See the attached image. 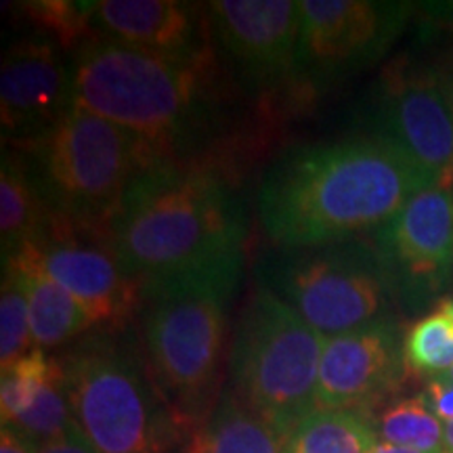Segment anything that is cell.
Listing matches in <instances>:
<instances>
[{
  "mask_svg": "<svg viewBox=\"0 0 453 453\" xmlns=\"http://www.w3.org/2000/svg\"><path fill=\"white\" fill-rule=\"evenodd\" d=\"M90 24L104 38L150 53L203 59L200 11L177 0H104L90 3Z\"/></svg>",
  "mask_w": 453,
  "mask_h": 453,
  "instance_id": "16",
  "label": "cell"
},
{
  "mask_svg": "<svg viewBox=\"0 0 453 453\" xmlns=\"http://www.w3.org/2000/svg\"><path fill=\"white\" fill-rule=\"evenodd\" d=\"M7 426L15 430L21 439L36 447V449L65 437L76 428L70 401H67L64 370H61L59 359H53V370H50L42 388L38 390L32 405Z\"/></svg>",
  "mask_w": 453,
  "mask_h": 453,
  "instance_id": "21",
  "label": "cell"
},
{
  "mask_svg": "<svg viewBox=\"0 0 453 453\" xmlns=\"http://www.w3.org/2000/svg\"><path fill=\"white\" fill-rule=\"evenodd\" d=\"M443 422L434 416L422 395L396 401L378 422V437L384 443L420 451H443Z\"/></svg>",
  "mask_w": 453,
  "mask_h": 453,
  "instance_id": "22",
  "label": "cell"
},
{
  "mask_svg": "<svg viewBox=\"0 0 453 453\" xmlns=\"http://www.w3.org/2000/svg\"><path fill=\"white\" fill-rule=\"evenodd\" d=\"M36 453H97L93 445L84 439V434L78 428H73L70 434L53 441V443L41 447Z\"/></svg>",
  "mask_w": 453,
  "mask_h": 453,
  "instance_id": "27",
  "label": "cell"
},
{
  "mask_svg": "<svg viewBox=\"0 0 453 453\" xmlns=\"http://www.w3.org/2000/svg\"><path fill=\"white\" fill-rule=\"evenodd\" d=\"M439 378H443L445 382H449V384H453V367L447 373H443V376H439Z\"/></svg>",
  "mask_w": 453,
  "mask_h": 453,
  "instance_id": "32",
  "label": "cell"
},
{
  "mask_svg": "<svg viewBox=\"0 0 453 453\" xmlns=\"http://www.w3.org/2000/svg\"><path fill=\"white\" fill-rule=\"evenodd\" d=\"M378 430L355 410H317L286 441L283 453H370Z\"/></svg>",
  "mask_w": 453,
  "mask_h": 453,
  "instance_id": "20",
  "label": "cell"
},
{
  "mask_svg": "<svg viewBox=\"0 0 453 453\" xmlns=\"http://www.w3.org/2000/svg\"><path fill=\"white\" fill-rule=\"evenodd\" d=\"M34 350L30 330V307L24 277L15 265H3V290H0V367L9 370Z\"/></svg>",
  "mask_w": 453,
  "mask_h": 453,
  "instance_id": "23",
  "label": "cell"
},
{
  "mask_svg": "<svg viewBox=\"0 0 453 453\" xmlns=\"http://www.w3.org/2000/svg\"><path fill=\"white\" fill-rule=\"evenodd\" d=\"M405 365L424 373H447L453 367V319L439 309L424 317L403 340Z\"/></svg>",
  "mask_w": 453,
  "mask_h": 453,
  "instance_id": "24",
  "label": "cell"
},
{
  "mask_svg": "<svg viewBox=\"0 0 453 453\" xmlns=\"http://www.w3.org/2000/svg\"><path fill=\"white\" fill-rule=\"evenodd\" d=\"M27 151L50 212L105 229L134 180L164 162L137 134L76 105Z\"/></svg>",
  "mask_w": 453,
  "mask_h": 453,
  "instance_id": "6",
  "label": "cell"
},
{
  "mask_svg": "<svg viewBox=\"0 0 453 453\" xmlns=\"http://www.w3.org/2000/svg\"><path fill=\"white\" fill-rule=\"evenodd\" d=\"M7 263L15 265L24 277L34 349L64 347L70 340L82 336L88 327H95L82 304L41 269L21 258H11Z\"/></svg>",
  "mask_w": 453,
  "mask_h": 453,
  "instance_id": "17",
  "label": "cell"
},
{
  "mask_svg": "<svg viewBox=\"0 0 453 453\" xmlns=\"http://www.w3.org/2000/svg\"><path fill=\"white\" fill-rule=\"evenodd\" d=\"M0 453H36V447H32L27 441L21 439L15 430L3 426V433H0Z\"/></svg>",
  "mask_w": 453,
  "mask_h": 453,
  "instance_id": "28",
  "label": "cell"
},
{
  "mask_svg": "<svg viewBox=\"0 0 453 453\" xmlns=\"http://www.w3.org/2000/svg\"><path fill=\"white\" fill-rule=\"evenodd\" d=\"M50 208L27 174L26 164L3 154L0 168V243L3 263L15 257L27 242L38 235Z\"/></svg>",
  "mask_w": 453,
  "mask_h": 453,
  "instance_id": "19",
  "label": "cell"
},
{
  "mask_svg": "<svg viewBox=\"0 0 453 453\" xmlns=\"http://www.w3.org/2000/svg\"><path fill=\"white\" fill-rule=\"evenodd\" d=\"M422 396L441 422H453V384L445 382L443 378H434Z\"/></svg>",
  "mask_w": 453,
  "mask_h": 453,
  "instance_id": "26",
  "label": "cell"
},
{
  "mask_svg": "<svg viewBox=\"0 0 453 453\" xmlns=\"http://www.w3.org/2000/svg\"><path fill=\"white\" fill-rule=\"evenodd\" d=\"M370 453H443V451H420V449H411V447H399L393 443H376L372 447Z\"/></svg>",
  "mask_w": 453,
  "mask_h": 453,
  "instance_id": "29",
  "label": "cell"
},
{
  "mask_svg": "<svg viewBox=\"0 0 453 453\" xmlns=\"http://www.w3.org/2000/svg\"><path fill=\"white\" fill-rule=\"evenodd\" d=\"M428 189L407 157L382 137L288 151L258 189V217L283 248L327 246L376 231Z\"/></svg>",
  "mask_w": 453,
  "mask_h": 453,
  "instance_id": "1",
  "label": "cell"
},
{
  "mask_svg": "<svg viewBox=\"0 0 453 453\" xmlns=\"http://www.w3.org/2000/svg\"><path fill=\"white\" fill-rule=\"evenodd\" d=\"M13 258L26 260L59 283L82 304L93 326L127 330L134 321L143 281L124 269L105 226L50 212L38 235Z\"/></svg>",
  "mask_w": 453,
  "mask_h": 453,
  "instance_id": "9",
  "label": "cell"
},
{
  "mask_svg": "<svg viewBox=\"0 0 453 453\" xmlns=\"http://www.w3.org/2000/svg\"><path fill=\"white\" fill-rule=\"evenodd\" d=\"M441 309H443V311H445V313H447V315H449V317H451V319H453V300H447V303H443V304H441Z\"/></svg>",
  "mask_w": 453,
  "mask_h": 453,
  "instance_id": "31",
  "label": "cell"
},
{
  "mask_svg": "<svg viewBox=\"0 0 453 453\" xmlns=\"http://www.w3.org/2000/svg\"><path fill=\"white\" fill-rule=\"evenodd\" d=\"M378 137L410 160L428 187L453 189V101L449 82L407 64L384 73Z\"/></svg>",
  "mask_w": 453,
  "mask_h": 453,
  "instance_id": "11",
  "label": "cell"
},
{
  "mask_svg": "<svg viewBox=\"0 0 453 453\" xmlns=\"http://www.w3.org/2000/svg\"><path fill=\"white\" fill-rule=\"evenodd\" d=\"M447 82H449V93H451V101H453V76Z\"/></svg>",
  "mask_w": 453,
  "mask_h": 453,
  "instance_id": "33",
  "label": "cell"
},
{
  "mask_svg": "<svg viewBox=\"0 0 453 453\" xmlns=\"http://www.w3.org/2000/svg\"><path fill=\"white\" fill-rule=\"evenodd\" d=\"M73 107L72 64L44 38L15 42L0 67L3 134L24 143L42 137Z\"/></svg>",
  "mask_w": 453,
  "mask_h": 453,
  "instance_id": "13",
  "label": "cell"
},
{
  "mask_svg": "<svg viewBox=\"0 0 453 453\" xmlns=\"http://www.w3.org/2000/svg\"><path fill=\"white\" fill-rule=\"evenodd\" d=\"M410 4L300 0L296 76L330 81L372 65L403 30Z\"/></svg>",
  "mask_w": 453,
  "mask_h": 453,
  "instance_id": "10",
  "label": "cell"
},
{
  "mask_svg": "<svg viewBox=\"0 0 453 453\" xmlns=\"http://www.w3.org/2000/svg\"><path fill=\"white\" fill-rule=\"evenodd\" d=\"M124 269L137 280L246 258V208L206 168L162 162L134 180L107 223Z\"/></svg>",
  "mask_w": 453,
  "mask_h": 453,
  "instance_id": "2",
  "label": "cell"
},
{
  "mask_svg": "<svg viewBox=\"0 0 453 453\" xmlns=\"http://www.w3.org/2000/svg\"><path fill=\"white\" fill-rule=\"evenodd\" d=\"M258 283L326 338L380 319L388 277L370 246L338 242L271 254Z\"/></svg>",
  "mask_w": 453,
  "mask_h": 453,
  "instance_id": "8",
  "label": "cell"
},
{
  "mask_svg": "<svg viewBox=\"0 0 453 453\" xmlns=\"http://www.w3.org/2000/svg\"><path fill=\"white\" fill-rule=\"evenodd\" d=\"M373 254L388 281L434 292L453 269V189L428 187L373 231Z\"/></svg>",
  "mask_w": 453,
  "mask_h": 453,
  "instance_id": "12",
  "label": "cell"
},
{
  "mask_svg": "<svg viewBox=\"0 0 453 453\" xmlns=\"http://www.w3.org/2000/svg\"><path fill=\"white\" fill-rule=\"evenodd\" d=\"M243 260L141 283L139 344L147 370L183 433L206 422L219 401L229 304Z\"/></svg>",
  "mask_w": 453,
  "mask_h": 453,
  "instance_id": "3",
  "label": "cell"
},
{
  "mask_svg": "<svg viewBox=\"0 0 453 453\" xmlns=\"http://www.w3.org/2000/svg\"><path fill=\"white\" fill-rule=\"evenodd\" d=\"M443 451H445V453H453V422H447V424H445Z\"/></svg>",
  "mask_w": 453,
  "mask_h": 453,
  "instance_id": "30",
  "label": "cell"
},
{
  "mask_svg": "<svg viewBox=\"0 0 453 453\" xmlns=\"http://www.w3.org/2000/svg\"><path fill=\"white\" fill-rule=\"evenodd\" d=\"M122 332L93 334L59 359L73 422L97 453H173L183 428L147 370L139 338Z\"/></svg>",
  "mask_w": 453,
  "mask_h": 453,
  "instance_id": "5",
  "label": "cell"
},
{
  "mask_svg": "<svg viewBox=\"0 0 453 453\" xmlns=\"http://www.w3.org/2000/svg\"><path fill=\"white\" fill-rule=\"evenodd\" d=\"M286 441L229 390L194 433L189 453H283Z\"/></svg>",
  "mask_w": 453,
  "mask_h": 453,
  "instance_id": "18",
  "label": "cell"
},
{
  "mask_svg": "<svg viewBox=\"0 0 453 453\" xmlns=\"http://www.w3.org/2000/svg\"><path fill=\"white\" fill-rule=\"evenodd\" d=\"M324 342V334L258 283L231 340V393L288 439L317 411Z\"/></svg>",
  "mask_w": 453,
  "mask_h": 453,
  "instance_id": "7",
  "label": "cell"
},
{
  "mask_svg": "<svg viewBox=\"0 0 453 453\" xmlns=\"http://www.w3.org/2000/svg\"><path fill=\"white\" fill-rule=\"evenodd\" d=\"M50 370H53V359H47L44 350L34 349L13 367L3 372V382H0L3 426L13 424L32 405L38 390L47 382Z\"/></svg>",
  "mask_w": 453,
  "mask_h": 453,
  "instance_id": "25",
  "label": "cell"
},
{
  "mask_svg": "<svg viewBox=\"0 0 453 453\" xmlns=\"http://www.w3.org/2000/svg\"><path fill=\"white\" fill-rule=\"evenodd\" d=\"M225 53L243 76L269 82L296 76L300 3L296 0H217L206 4Z\"/></svg>",
  "mask_w": 453,
  "mask_h": 453,
  "instance_id": "15",
  "label": "cell"
},
{
  "mask_svg": "<svg viewBox=\"0 0 453 453\" xmlns=\"http://www.w3.org/2000/svg\"><path fill=\"white\" fill-rule=\"evenodd\" d=\"M73 105L137 134L164 162L202 120L211 57L177 59L90 38L72 61Z\"/></svg>",
  "mask_w": 453,
  "mask_h": 453,
  "instance_id": "4",
  "label": "cell"
},
{
  "mask_svg": "<svg viewBox=\"0 0 453 453\" xmlns=\"http://www.w3.org/2000/svg\"><path fill=\"white\" fill-rule=\"evenodd\" d=\"M401 334L388 319L326 338L317 410H359L395 388L403 373Z\"/></svg>",
  "mask_w": 453,
  "mask_h": 453,
  "instance_id": "14",
  "label": "cell"
}]
</instances>
